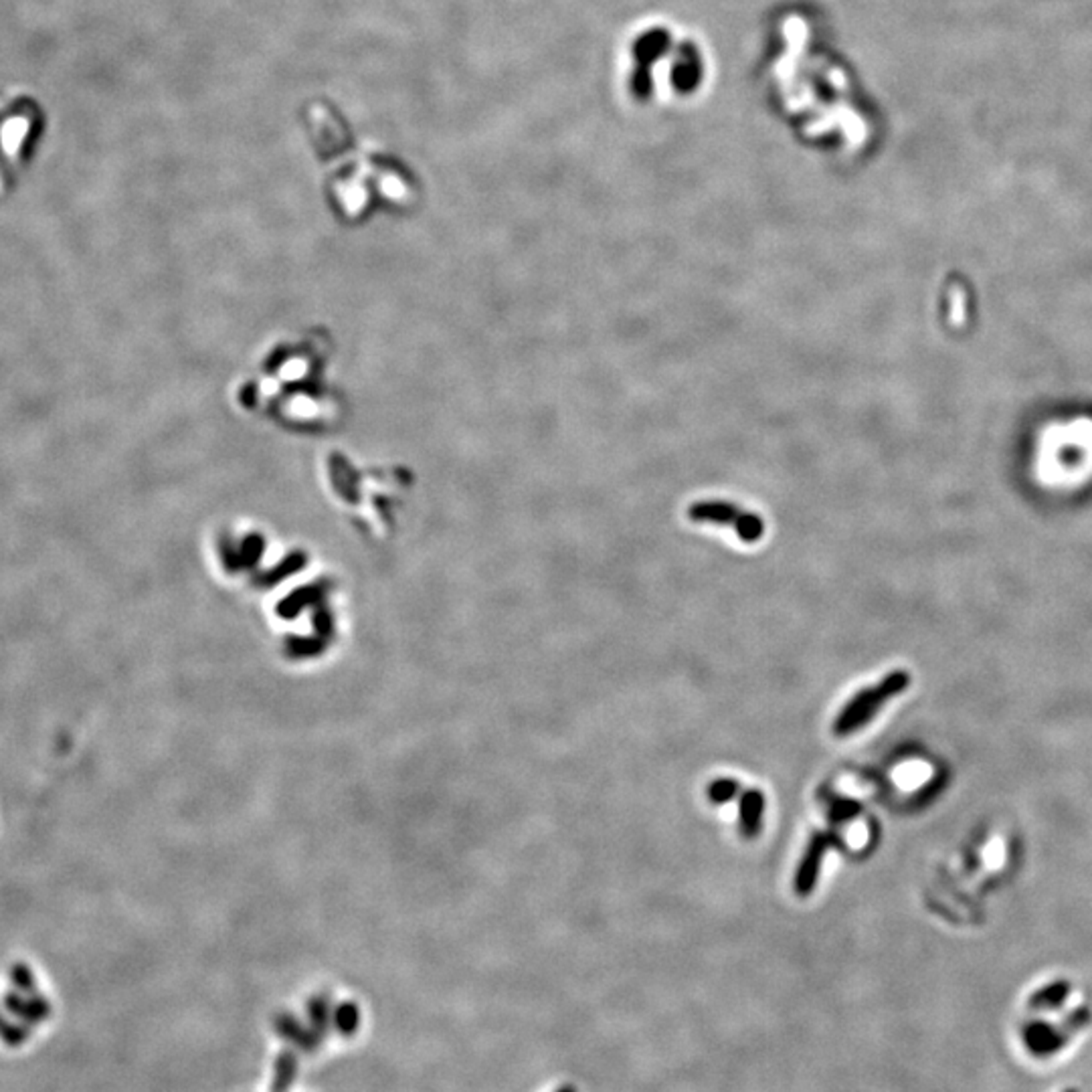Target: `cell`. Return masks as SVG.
Masks as SVG:
<instances>
[{
    "label": "cell",
    "instance_id": "7",
    "mask_svg": "<svg viewBox=\"0 0 1092 1092\" xmlns=\"http://www.w3.org/2000/svg\"><path fill=\"white\" fill-rule=\"evenodd\" d=\"M29 132H31V118L29 116L9 118L0 126V148L9 160L19 158L23 142L27 140Z\"/></svg>",
    "mask_w": 1092,
    "mask_h": 1092
},
{
    "label": "cell",
    "instance_id": "12",
    "mask_svg": "<svg viewBox=\"0 0 1092 1092\" xmlns=\"http://www.w3.org/2000/svg\"><path fill=\"white\" fill-rule=\"evenodd\" d=\"M1052 1092H1084V1090H1082V1089H1080V1086H1078V1084H1074V1082H1068V1084H1062V1086H1058V1089H1056V1090H1052Z\"/></svg>",
    "mask_w": 1092,
    "mask_h": 1092
},
{
    "label": "cell",
    "instance_id": "10",
    "mask_svg": "<svg viewBox=\"0 0 1092 1092\" xmlns=\"http://www.w3.org/2000/svg\"><path fill=\"white\" fill-rule=\"evenodd\" d=\"M27 1037H29V1031L25 1028L9 1022V1019H4L3 1013H0V1040L7 1044V1046H21V1044L27 1042Z\"/></svg>",
    "mask_w": 1092,
    "mask_h": 1092
},
{
    "label": "cell",
    "instance_id": "3",
    "mask_svg": "<svg viewBox=\"0 0 1092 1092\" xmlns=\"http://www.w3.org/2000/svg\"><path fill=\"white\" fill-rule=\"evenodd\" d=\"M688 518L692 522L700 524H714V527L731 528L743 542H757L763 536V520L755 512L743 510L739 506L728 502H718V500H708V502H698L688 510Z\"/></svg>",
    "mask_w": 1092,
    "mask_h": 1092
},
{
    "label": "cell",
    "instance_id": "5",
    "mask_svg": "<svg viewBox=\"0 0 1092 1092\" xmlns=\"http://www.w3.org/2000/svg\"><path fill=\"white\" fill-rule=\"evenodd\" d=\"M4 1005L13 1016L27 1024H41L51 1016V1004L39 993L31 995V998H23V995L10 992L4 995Z\"/></svg>",
    "mask_w": 1092,
    "mask_h": 1092
},
{
    "label": "cell",
    "instance_id": "8",
    "mask_svg": "<svg viewBox=\"0 0 1092 1092\" xmlns=\"http://www.w3.org/2000/svg\"><path fill=\"white\" fill-rule=\"evenodd\" d=\"M740 785L734 779H716L708 789V798L712 804L722 805L737 798Z\"/></svg>",
    "mask_w": 1092,
    "mask_h": 1092
},
{
    "label": "cell",
    "instance_id": "1",
    "mask_svg": "<svg viewBox=\"0 0 1092 1092\" xmlns=\"http://www.w3.org/2000/svg\"><path fill=\"white\" fill-rule=\"evenodd\" d=\"M1092 1031V1004L1070 979L1044 981L1019 1004L1010 1031L1011 1052L1031 1070L1072 1060Z\"/></svg>",
    "mask_w": 1092,
    "mask_h": 1092
},
{
    "label": "cell",
    "instance_id": "6",
    "mask_svg": "<svg viewBox=\"0 0 1092 1092\" xmlns=\"http://www.w3.org/2000/svg\"><path fill=\"white\" fill-rule=\"evenodd\" d=\"M765 813V798L759 789H749L740 795L739 804V825L745 837H757L761 831Z\"/></svg>",
    "mask_w": 1092,
    "mask_h": 1092
},
{
    "label": "cell",
    "instance_id": "4",
    "mask_svg": "<svg viewBox=\"0 0 1092 1092\" xmlns=\"http://www.w3.org/2000/svg\"><path fill=\"white\" fill-rule=\"evenodd\" d=\"M837 837L834 834H830V831H817V834H813V837L810 840V843H807V848L804 852V858H801L799 862L798 872H795L793 886H795V892H798V896L805 898L816 890L824 858H825V854H828V850L834 846Z\"/></svg>",
    "mask_w": 1092,
    "mask_h": 1092
},
{
    "label": "cell",
    "instance_id": "2",
    "mask_svg": "<svg viewBox=\"0 0 1092 1092\" xmlns=\"http://www.w3.org/2000/svg\"><path fill=\"white\" fill-rule=\"evenodd\" d=\"M908 686L910 675L902 672V669H896V672L884 675L876 686L860 690L843 706L840 714H837L834 722V734H837V737H848V734L858 733L862 727H866L878 714L884 704H888L892 698L901 696Z\"/></svg>",
    "mask_w": 1092,
    "mask_h": 1092
},
{
    "label": "cell",
    "instance_id": "13",
    "mask_svg": "<svg viewBox=\"0 0 1092 1092\" xmlns=\"http://www.w3.org/2000/svg\"><path fill=\"white\" fill-rule=\"evenodd\" d=\"M557 1092H577V1089H572V1086H563V1089L557 1090Z\"/></svg>",
    "mask_w": 1092,
    "mask_h": 1092
},
{
    "label": "cell",
    "instance_id": "9",
    "mask_svg": "<svg viewBox=\"0 0 1092 1092\" xmlns=\"http://www.w3.org/2000/svg\"><path fill=\"white\" fill-rule=\"evenodd\" d=\"M860 813V805L856 804L852 799H843V798H834L830 804V819L834 824H842L848 822V819L856 817Z\"/></svg>",
    "mask_w": 1092,
    "mask_h": 1092
},
{
    "label": "cell",
    "instance_id": "11",
    "mask_svg": "<svg viewBox=\"0 0 1092 1092\" xmlns=\"http://www.w3.org/2000/svg\"><path fill=\"white\" fill-rule=\"evenodd\" d=\"M10 979H13L15 985L19 987L23 993L37 995V987H35V977H33L31 969H29L27 965L16 963L15 967L10 969Z\"/></svg>",
    "mask_w": 1092,
    "mask_h": 1092
}]
</instances>
